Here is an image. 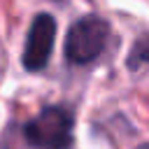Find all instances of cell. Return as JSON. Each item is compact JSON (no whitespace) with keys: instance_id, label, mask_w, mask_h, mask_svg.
<instances>
[{"instance_id":"cell-1","label":"cell","mask_w":149,"mask_h":149,"mask_svg":"<svg viewBox=\"0 0 149 149\" xmlns=\"http://www.w3.org/2000/svg\"><path fill=\"white\" fill-rule=\"evenodd\" d=\"M109 37V26L105 19L88 14L77 19L70 26V33L65 37V58L72 65H86L95 61L107 44Z\"/></svg>"},{"instance_id":"cell-2","label":"cell","mask_w":149,"mask_h":149,"mask_svg":"<svg viewBox=\"0 0 149 149\" xmlns=\"http://www.w3.org/2000/svg\"><path fill=\"white\" fill-rule=\"evenodd\" d=\"M30 147L37 149H70L72 147V114L65 107H44L23 128Z\"/></svg>"},{"instance_id":"cell-3","label":"cell","mask_w":149,"mask_h":149,"mask_svg":"<svg viewBox=\"0 0 149 149\" xmlns=\"http://www.w3.org/2000/svg\"><path fill=\"white\" fill-rule=\"evenodd\" d=\"M54 37H56V21L49 14H37L33 19L26 49H23V65L30 72L42 70L54 51Z\"/></svg>"},{"instance_id":"cell-4","label":"cell","mask_w":149,"mask_h":149,"mask_svg":"<svg viewBox=\"0 0 149 149\" xmlns=\"http://www.w3.org/2000/svg\"><path fill=\"white\" fill-rule=\"evenodd\" d=\"M142 63H149V35L140 37L133 47V54L128 56V68H137Z\"/></svg>"},{"instance_id":"cell-5","label":"cell","mask_w":149,"mask_h":149,"mask_svg":"<svg viewBox=\"0 0 149 149\" xmlns=\"http://www.w3.org/2000/svg\"><path fill=\"white\" fill-rule=\"evenodd\" d=\"M137 149H149V144H140V147H137Z\"/></svg>"}]
</instances>
